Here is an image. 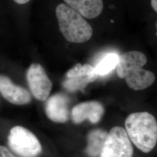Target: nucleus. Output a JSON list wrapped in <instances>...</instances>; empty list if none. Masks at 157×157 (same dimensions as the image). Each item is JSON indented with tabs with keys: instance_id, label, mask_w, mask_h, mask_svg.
<instances>
[{
	"instance_id": "obj_4",
	"label": "nucleus",
	"mask_w": 157,
	"mask_h": 157,
	"mask_svg": "<svg viewBox=\"0 0 157 157\" xmlns=\"http://www.w3.org/2000/svg\"><path fill=\"white\" fill-rule=\"evenodd\" d=\"M8 143L12 151L19 157H38L42 152V147L37 137L21 126L11 129Z\"/></svg>"
},
{
	"instance_id": "obj_1",
	"label": "nucleus",
	"mask_w": 157,
	"mask_h": 157,
	"mask_svg": "<svg viewBox=\"0 0 157 157\" xmlns=\"http://www.w3.org/2000/svg\"><path fill=\"white\" fill-rule=\"evenodd\" d=\"M146 56L140 51H130L119 56L117 72L124 78L129 87L138 91L146 89L155 81V75L143 69L147 63Z\"/></svg>"
},
{
	"instance_id": "obj_7",
	"label": "nucleus",
	"mask_w": 157,
	"mask_h": 157,
	"mask_svg": "<svg viewBox=\"0 0 157 157\" xmlns=\"http://www.w3.org/2000/svg\"><path fill=\"white\" fill-rule=\"evenodd\" d=\"M26 78L30 91L34 98L40 101L46 100L52 89V82L40 64L30 65L26 72Z\"/></svg>"
},
{
	"instance_id": "obj_8",
	"label": "nucleus",
	"mask_w": 157,
	"mask_h": 157,
	"mask_svg": "<svg viewBox=\"0 0 157 157\" xmlns=\"http://www.w3.org/2000/svg\"><path fill=\"white\" fill-rule=\"evenodd\" d=\"M0 93L6 100L15 105H26L32 100L28 90L14 84L11 78L4 75H0Z\"/></svg>"
},
{
	"instance_id": "obj_3",
	"label": "nucleus",
	"mask_w": 157,
	"mask_h": 157,
	"mask_svg": "<svg viewBox=\"0 0 157 157\" xmlns=\"http://www.w3.org/2000/svg\"><path fill=\"white\" fill-rule=\"evenodd\" d=\"M56 12L59 31L67 41L82 43L91 39L93 28L78 12L61 3L56 6Z\"/></svg>"
},
{
	"instance_id": "obj_16",
	"label": "nucleus",
	"mask_w": 157,
	"mask_h": 157,
	"mask_svg": "<svg viewBox=\"0 0 157 157\" xmlns=\"http://www.w3.org/2000/svg\"><path fill=\"white\" fill-rule=\"evenodd\" d=\"M13 1L18 4H25L28 3L30 0H13Z\"/></svg>"
},
{
	"instance_id": "obj_14",
	"label": "nucleus",
	"mask_w": 157,
	"mask_h": 157,
	"mask_svg": "<svg viewBox=\"0 0 157 157\" xmlns=\"http://www.w3.org/2000/svg\"><path fill=\"white\" fill-rule=\"evenodd\" d=\"M0 157H19L15 155L12 152L5 146L0 145Z\"/></svg>"
},
{
	"instance_id": "obj_11",
	"label": "nucleus",
	"mask_w": 157,
	"mask_h": 157,
	"mask_svg": "<svg viewBox=\"0 0 157 157\" xmlns=\"http://www.w3.org/2000/svg\"><path fill=\"white\" fill-rule=\"evenodd\" d=\"M67 6L83 17L93 19L98 17L104 8L102 0H63Z\"/></svg>"
},
{
	"instance_id": "obj_5",
	"label": "nucleus",
	"mask_w": 157,
	"mask_h": 157,
	"mask_svg": "<svg viewBox=\"0 0 157 157\" xmlns=\"http://www.w3.org/2000/svg\"><path fill=\"white\" fill-rule=\"evenodd\" d=\"M133 148L122 127L115 126L107 134L100 157H132Z\"/></svg>"
},
{
	"instance_id": "obj_15",
	"label": "nucleus",
	"mask_w": 157,
	"mask_h": 157,
	"mask_svg": "<svg viewBox=\"0 0 157 157\" xmlns=\"http://www.w3.org/2000/svg\"><path fill=\"white\" fill-rule=\"evenodd\" d=\"M151 5L154 11L157 12V0H151Z\"/></svg>"
},
{
	"instance_id": "obj_2",
	"label": "nucleus",
	"mask_w": 157,
	"mask_h": 157,
	"mask_svg": "<svg viewBox=\"0 0 157 157\" xmlns=\"http://www.w3.org/2000/svg\"><path fill=\"white\" fill-rule=\"evenodd\" d=\"M125 128L130 140L141 151L148 153L156 146L157 121L149 112L130 114L126 119Z\"/></svg>"
},
{
	"instance_id": "obj_6",
	"label": "nucleus",
	"mask_w": 157,
	"mask_h": 157,
	"mask_svg": "<svg viewBox=\"0 0 157 157\" xmlns=\"http://www.w3.org/2000/svg\"><path fill=\"white\" fill-rule=\"evenodd\" d=\"M98 77L95 67L92 65L77 63L68 71L62 85L68 91L75 92L84 89L87 84L94 82Z\"/></svg>"
},
{
	"instance_id": "obj_9",
	"label": "nucleus",
	"mask_w": 157,
	"mask_h": 157,
	"mask_svg": "<svg viewBox=\"0 0 157 157\" xmlns=\"http://www.w3.org/2000/svg\"><path fill=\"white\" fill-rule=\"evenodd\" d=\"M104 113V108L98 101H86L73 107L71 118L73 123L78 124L88 119L92 124L98 123Z\"/></svg>"
},
{
	"instance_id": "obj_10",
	"label": "nucleus",
	"mask_w": 157,
	"mask_h": 157,
	"mask_svg": "<svg viewBox=\"0 0 157 157\" xmlns=\"http://www.w3.org/2000/svg\"><path fill=\"white\" fill-rule=\"evenodd\" d=\"M69 100L61 93L52 95L45 104V111L47 117L57 123H65L69 118Z\"/></svg>"
},
{
	"instance_id": "obj_13",
	"label": "nucleus",
	"mask_w": 157,
	"mask_h": 157,
	"mask_svg": "<svg viewBox=\"0 0 157 157\" xmlns=\"http://www.w3.org/2000/svg\"><path fill=\"white\" fill-rule=\"evenodd\" d=\"M119 56L115 53H108L102 58L95 67L98 76H104L111 72L117 67Z\"/></svg>"
},
{
	"instance_id": "obj_12",
	"label": "nucleus",
	"mask_w": 157,
	"mask_h": 157,
	"mask_svg": "<svg viewBox=\"0 0 157 157\" xmlns=\"http://www.w3.org/2000/svg\"><path fill=\"white\" fill-rule=\"evenodd\" d=\"M107 134L106 131L100 129L93 130L89 133L86 152L89 157H100Z\"/></svg>"
}]
</instances>
